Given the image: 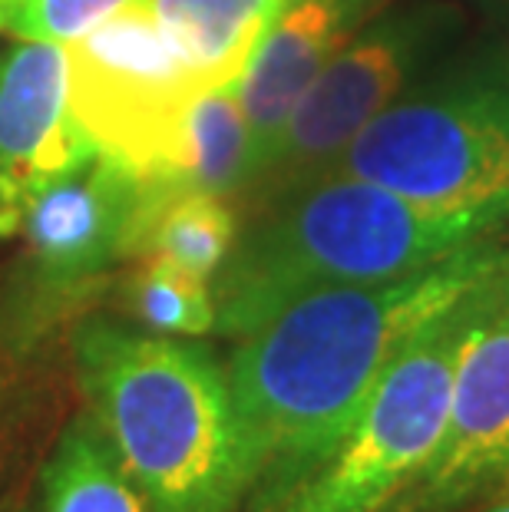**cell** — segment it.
I'll return each instance as SVG.
<instances>
[{"label":"cell","instance_id":"5","mask_svg":"<svg viewBox=\"0 0 509 512\" xmlns=\"http://www.w3.org/2000/svg\"><path fill=\"white\" fill-rule=\"evenodd\" d=\"M506 298L509 271L427 324L381 374L341 440L265 512H387L440 440L463 351Z\"/></svg>","mask_w":509,"mask_h":512},{"label":"cell","instance_id":"4","mask_svg":"<svg viewBox=\"0 0 509 512\" xmlns=\"http://www.w3.org/2000/svg\"><path fill=\"white\" fill-rule=\"evenodd\" d=\"M328 176L509 215V57L483 53L410 83L318 179Z\"/></svg>","mask_w":509,"mask_h":512},{"label":"cell","instance_id":"3","mask_svg":"<svg viewBox=\"0 0 509 512\" xmlns=\"http://www.w3.org/2000/svg\"><path fill=\"white\" fill-rule=\"evenodd\" d=\"M73 367L146 512H238L232 394L202 344L90 321L73 341Z\"/></svg>","mask_w":509,"mask_h":512},{"label":"cell","instance_id":"13","mask_svg":"<svg viewBox=\"0 0 509 512\" xmlns=\"http://www.w3.org/2000/svg\"><path fill=\"white\" fill-rule=\"evenodd\" d=\"M235 238L238 219L222 195L139 189L123 238V261H162L212 285Z\"/></svg>","mask_w":509,"mask_h":512},{"label":"cell","instance_id":"17","mask_svg":"<svg viewBox=\"0 0 509 512\" xmlns=\"http://www.w3.org/2000/svg\"><path fill=\"white\" fill-rule=\"evenodd\" d=\"M119 4L126 0H0V34L67 47Z\"/></svg>","mask_w":509,"mask_h":512},{"label":"cell","instance_id":"11","mask_svg":"<svg viewBox=\"0 0 509 512\" xmlns=\"http://www.w3.org/2000/svg\"><path fill=\"white\" fill-rule=\"evenodd\" d=\"M387 4L391 0H278L238 80L252 129V179L308 83Z\"/></svg>","mask_w":509,"mask_h":512},{"label":"cell","instance_id":"12","mask_svg":"<svg viewBox=\"0 0 509 512\" xmlns=\"http://www.w3.org/2000/svg\"><path fill=\"white\" fill-rule=\"evenodd\" d=\"M136 179L143 192L162 195H242L252 182V129L238 96V80L192 96L153 166Z\"/></svg>","mask_w":509,"mask_h":512},{"label":"cell","instance_id":"6","mask_svg":"<svg viewBox=\"0 0 509 512\" xmlns=\"http://www.w3.org/2000/svg\"><path fill=\"white\" fill-rule=\"evenodd\" d=\"M460 34V10L443 0L381 10L344 43L281 123L258 176L255 202L272 205L305 189L381 116L414 76Z\"/></svg>","mask_w":509,"mask_h":512},{"label":"cell","instance_id":"9","mask_svg":"<svg viewBox=\"0 0 509 512\" xmlns=\"http://www.w3.org/2000/svg\"><path fill=\"white\" fill-rule=\"evenodd\" d=\"M509 489V298L460 357L447 423L387 512H463Z\"/></svg>","mask_w":509,"mask_h":512},{"label":"cell","instance_id":"10","mask_svg":"<svg viewBox=\"0 0 509 512\" xmlns=\"http://www.w3.org/2000/svg\"><path fill=\"white\" fill-rule=\"evenodd\" d=\"M93 143L67 113V53L17 40L0 50V238H14L40 182Z\"/></svg>","mask_w":509,"mask_h":512},{"label":"cell","instance_id":"2","mask_svg":"<svg viewBox=\"0 0 509 512\" xmlns=\"http://www.w3.org/2000/svg\"><path fill=\"white\" fill-rule=\"evenodd\" d=\"M506 228V212L440 209L364 179H318L238 232L212 281L215 334L238 341L311 291L410 275Z\"/></svg>","mask_w":509,"mask_h":512},{"label":"cell","instance_id":"1","mask_svg":"<svg viewBox=\"0 0 509 512\" xmlns=\"http://www.w3.org/2000/svg\"><path fill=\"white\" fill-rule=\"evenodd\" d=\"M509 271V228L374 285L311 291L238 337L225 367L238 433V512H265L351 427L414 337Z\"/></svg>","mask_w":509,"mask_h":512},{"label":"cell","instance_id":"14","mask_svg":"<svg viewBox=\"0 0 509 512\" xmlns=\"http://www.w3.org/2000/svg\"><path fill=\"white\" fill-rule=\"evenodd\" d=\"M205 86L242 80L278 0H143Z\"/></svg>","mask_w":509,"mask_h":512},{"label":"cell","instance_id":"15","mask_svg":"<svg viewBox=\"0 0 509 512\" xmlns=\"http://www.w3.org/2000/svg\"><path fill=\"white\" fill-rule=\"evenodd\" d=\"M30 512H146L90 417L73 420L43 463Z\"/></svg>","mask_w":509,"mask_h":512},{"label":"cell","instance_id":"16","mask_svg":"<svg viewBox=\"0 0 509 512\" xmlns=\"http://www.w3.org/2000/svg\"><path fill=\"white\" fill-rule=\"evenodd\" d=\"M119 308L153 334L202 337L215 331V294L209 281L162 261H139L119 281Z\"/></svg>","mask_w":509,"mask_h":512},{"label":"cell","instance_id":"8","mask_svg":"<svg viewBox=\"0 0 509 512\" xmlns=\"http://www.w3.org/2000/svg\"><path fill=\"white\" fill-rule=\"evenodd\" d=\"M139 195V179L103 149H90L40 182L30 195L24 235V291L37 311L73 301L123 261V238Z\"/></svg>","mask_w":509,"mask_h":512},{"label":"cell","instance_id":"18","mask_svg":"<svg viewBox=\"0 0 509 512\" xmlns=\"http://www.w3.org/2000/svg\"><path fill=\"white\" fill-rule=\"evenodd\" d=\"M463 512H509V489H506V493H500V496L486 499V503H480V506L463 509Z\"/></svg>","mask_w":509,"mask_h":512},{"label":"cell","instance_id":"7","mask_svg":"<svg viewBox=\"0 0 509 512\" xmlns=\"http://www.w3.org/2000/svg\"><path fill=\"white\" fill-rule=\"evenodd\" d=\"M67 113L106 156L153 166L192 96L209 90L143 0H126L67 47Z\"/></svg>","mask_w":509,"mask_h":512}]
</instances>
